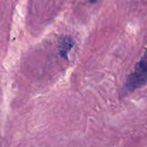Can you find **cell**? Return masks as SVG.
I'll return each instance as SVG.
<instances>
[{
    "label": "cell",
    "mask_w": 147,
    "mask_h": 147,
    "mask_svg": "<svg viewBox=\"0 0 147 147\" xmlns=\"http://www.w3.org/2000/svg\"><path fill=\"white\" fill-rule=\"evenodd\" d=\"M147 84V52L136 64L134 71L131 73L127 79L125 89L127 91H133L141 88Z\"/></svg>",
    "instance_id": "1"
},
{
    "label": "cell",
    "mask_w": 147,
    "mask_h": 147,
    "mask_svg": "<svg viewBox=\"0 0 147 147\" xmlns=\"http://www.w3.org/2000/svg\"><path fill=\"white\" fill-rule=\"evenodd\" d=\"M74 45L73 40L70 36H64L59 40V52L60 55L65 59H67V55L69 51Z\"/></svg>",
    "instance_id": "2"
},
{
    "label": "cell",
    "mask_w": 147,
    "mask_h": 147,
    "mask_svg": "<svg viewBox=\"0 0 147 147\" xmlns=\"http://www.w3.org/2000/svg\"><path fill=\"white\" fill-rule=\"evenodd\" d=\"M96 1H97V0H90V2L91 3H96Z\"/></svg>",
    "instance_id": "3"
}]
</instances>
